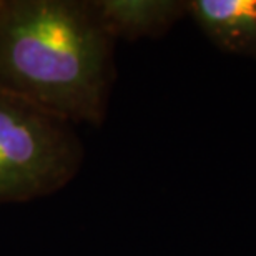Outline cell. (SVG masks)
I'll use <instances>...</instances> for the list:
<instances>
[{"instance_id": "cell-4", "label": "cell", "mask_w": 256, "mask_h": 256, "mask_svg": "<svg viewBox=\"0 0 256 256\" xmlns=\"http://www.w3.org/2000/svg\"><path fill=\"white\" fill-rule=\"evenodd\" d=\"M115 40L160 38L188 17V0H95Z\"/></svg>"}, {"instance_id": "cell-1", "label": "cell", "mask_w": 256, "mask_h": 256, "mask_svg": "<svg viewBox=\"0 0 256 256\" xmlns=\"http://www.w3.org/2000/svg\"><path fill=\"white\" fill-rule=\"evenodd\" d=\"M115 44L95 0H0V92L74 126H100Z\"/></svg>"}, {"instance_id": "cell-3", "label": "cell", "mask_w": 256, "mask_h": 256, "mask_svg": "<svg viewBox=\"0 0 256 256\" xmlns=\"http://www.w3.org/2000/svg\"><path fill=\"white\" fill-rule=\"evenodd\" d=\"M188 17L222 52L256 60V0H188Z\"/></svg>"}, {"instance_id": "cell-2", "label": "cell", "mask_w": 256, "mask_h": 256, "mask_svg": "<svg viewBox=\"0 0 256 256\" xmlns=\"http://www.w3.org/2000/svg\"><path fill=\"white\" fill-rule=\"evenodd\" d=\"M75 126L0 92V204L45 198L84 163Z\"/></svg>"}]
</instances>
